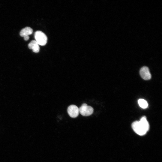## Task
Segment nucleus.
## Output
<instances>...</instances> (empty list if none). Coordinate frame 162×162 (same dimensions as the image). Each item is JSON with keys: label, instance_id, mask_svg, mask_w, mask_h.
<instances>
[{"label": "nucleus", "instance_id": "1", "mask_svg": "<svg viewBox=\"0 0 162 162\" xmlns=\"http://www.w3.org/2000/svg\"><path fill=\"white\" fill-rule=\"evenodd\" d=\"M131 126L134 131L140 136L145 134L149 129V123L145 116L142 117L140 121L134 122Z\"/></svg>", "mask_w": 162, "mask_h": 162}, {"label": "nucleus", "instance_id": "2", "mask_svg": "<svg viewBox=\"0 0 162 162\" xmlns=\"http://www.w3.org/2000/svg\"><path fill=\"white\" fill-rule=\"evenodd\" d=\"M35 40L41 46H44L47 43V38L46 35L43 32L38 31L34 33Z\"/></svg>", "mask_w": 162, "mask_h": 162}, {"label": "nucleus", "instance_id": "3", "mask_svg": "<svg viewBox=\"0 0 162 162\" xmlns=\"http://www.w3.org/2000/svg\"><path fill=\"white\" fill-rule=\"evenodd\" d=\"M79 113L84 116H88L92 115L94 111L93 108L86 104H82L79 108Z\"/></svg>", "mask_w": 162, "mask_h": 162}, {"label": "nucleus", "instance_id": "4", "mask_svg": "<svg viewBox=\"0 0 162 162\" xmlns=\"http://www.w3.org/2000/svg\"><path fill=\"white\" fill-rule=\"evenodd\" d=\"M67 111L69 116L73 118L77 117L79 113V108L77 106L74 105L69 106L68 108Z\"/></svg>", "mask_w": 162, "mask_h": 162}, {"label": "nucleus", "instance_id": "5", "mask_svg": "<svg viewBox=\"0 0 162 162\" xmlns=\"http://www.w3.org/2000/svg\"><path fill=\"white\" fill-rule=\"evenodd\" d=\"M140 74L141 77L145 80H148L151 79V75L148 67L144 66L140 70Z\"/></svg>", "mask_w": 162, "mask_h": 162}, {"label": "nucleus", "instance_id": "6", "mask_svg": "<svg viewBox=\"0 0 162 162\" xmlns=\"http://www.w3.org/2000/svg\"><path fill=\"white\" fill-rule=\"evenodd\" d=\"M28 47L32 50L35 53H38L40 50L39 45L35 40H32L28 44Z\"/></svg>", "mask_w": 162, "mask_h": 162}, {"label": "nucleus", "instance_id": "7", "mask_svg": "<svg viewBox=\"0 0 162 162\" xmlns=\"http://www.w3.org/2000/svg\"><path fill=\"white\" fill-rule=\"evenodd\" d=\"M33 29L30 27H27L22 29L20 32V35L22 37L28 36L33 32Z\"/></svg>", "mask_w": 162, "mask_h": 162}, {"label": "nucleus", "instance_id": "8", "mask_svg": "<svg viewBox=\"0 0 162 162\" xmlns=\"http://www.w3.org/2000/svg\"><path fill=\"white\" fill-rule=\"evenodd\" d=\"M138 102L139 106L142 108L146 109L148 107V102L144 99H140L138 100Z\"/></svg>", "mask_w": 162, "mask_h": 162}, {"label": "nucleus", "instance_id": "9", "mask_svg": "<svg viewBox=\"0 0 162 162\" xmlns=\"http://www.w3.org/2000/svg\"><path fill=\"white\" fill-rule=\"evenodd\" d=\"M29 36H27L24 37V40H28L29 39Z\"/></svg>", "mask_w": 162, "mask_h": 162}]
</instances>
